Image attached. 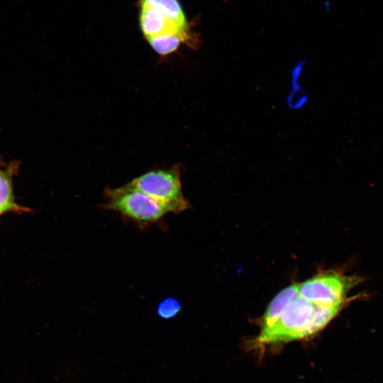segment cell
<instances>
[{
  "label": "cell",
  "mask_w": 383,
  "mask_h": 383,
  "mask_svg": "<svg viewBox=\"0 0 383 383\" xmlns=\"http://www.w3.org/2000/svg\"><path fill=\"white\" fill-rule=\"evenodd\" d=\"M341 308L314 304L297 295L288 303L274 324L260 331L257 343H285L311 335L324 328Z\"/></svg>",
  "instance_id": "6da1fadb"
},
{
  "label": "cell",
  "mask_w": 383,
  "mask_h": 383,
  "mask_svg": "<svg viewBox=\"0 0 383 383\" xmlns=\"http://www.w3.org/2000/svg\"><path fill=\"white\" fill-rule=\"evenodd\" d=\"M104 198V209L116 211L141 225L156 223L171 213L166 205L128 184L119 188H107Z\"/></svg>",
  "instance_id": "7a4b0ae2"
},
{
  "label": "cell",
  "mask_w": 383,
  "mask_h": 383,
  "mask_svg": "<svg viewBox=\"0 0 383 383\" xmlns=\"http://www.w3.org/2000/svg\"><path fill=\"white\" fill-rule=\"evenodd\" d=\"M128 184L164 204L171 213H179L190 208L182 193L177 167L148 172Z\"/></svg>",
  "instance_id": "3957f363"
},
{
  "label": "cell",
  "mask_w": 383,
  "mask_h": 383,
  "mask_svg": "<svg viewBox=\"0 0 383 383\" xmlns=\"http://www.w3.org/2000/svg\"><path fill=\"white\" fill-rule=\"evenodd\" d=\"M357 282L355 277L324 272L299 284L298 295L314 304L343 306L346 294Z\"/></svg>",
  "instance_id": "277c9868"
},
{
  "label": "cell",
  "mask_w": 383,
  "mask_h": 383,
  "mask_svg": "<svg viewBox=\"0 0 383 383\" xmlns=\"http://www.w3.org/2000/svg\"><path fill=\"white\" fill-rule=\"evenodd\" d=\"M139 22L147 39L163 34H176L185 38L190 43H195L189 28L178 25L154 9L140 6Z\"/></svg>",
  "instance_id": "5b68a950"
},
{
  "label": "cell",
  "mask_w": 383,
  "mask_h": 383,
  "mask_svg": "<svg viewBox=\"0 0 383 383\" xmlns=\"http://www.w3.org/2000/svg\"><path fill=\"white\" fill-rule=\"evenodd\" d=\"M299 284H293L279 292L269 304L262 318L261 330L270 327L277 320L288 303L298 295Z\"/></svg>",
  "instance_id": "8992f818"
},
{
  "label": "cell",
  "mask_w": 383,
  "mask_h": 383,
  "mask_svg": "<svg viewBox=\"0 0 383 383\" xmlns=\"http://www.w3.org/2000/svg\"><path fill=\"white\" fill-rule=\"evenodd\" d=\"M140 6L154 9L178 25L189 28L185 13L178 0H141Z\"/></svg>",
  "instance_id": "52a82bcc"
},
{
  "label": "cell",
  "mask_w": 383,
  "mask_h": 383,
  "mask_svg": "<svg viewBox=\"0 0 383 383\" xmlns=\"http://www.w3.org/2000/svg\"><path fill=\"white\" fill-rule=\"evenodd\" d=\"M147 40L152 49L162 55L174 52L182 43H188L185 38L176 34H163Z\"/></svg>",
  "instance_id": "ba28073f"
},
{
  "label": "cell",
  "mask_w": 383,
  "mask_h": 383,
  "mask_svg": "<svg viewBox=\"0 0 383 383\" xmlns=\"http://www.w3.org/2000/svg\"><path fill=\"white\" fill-rule=\"evenodd\" d=\"M15 206L11 173L0 170V214Z\"/></svg>",
  "instance_id": "9c48e42d"
},
{
  "label": "cell",
  "mask_w": 383,
  "mask_h": 383,
  "mask_svg": "<svg viewBox=\"0 0 383 383\" xmlns=\"http://www.w3.org/2000/svg\"><path fill=\"white\" fill-rule=\"evenodd\" d=\"M180 308V304L177 300L169 298L159 304L157 312L161 317L170 318L177 315Z\"/></svg>",
  "instance_id": "30bf717a"
}]
</instances>
